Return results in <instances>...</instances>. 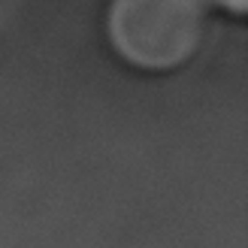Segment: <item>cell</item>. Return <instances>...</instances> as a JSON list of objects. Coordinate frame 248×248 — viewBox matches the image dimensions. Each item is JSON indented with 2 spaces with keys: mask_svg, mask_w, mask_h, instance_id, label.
<instances>
[{
  "mask_svg": "<svg viewBox=\"0 0 248 248\" xmlns=\"http://www.w3.org/2000/svg\"><path fill=\"white\" fill-rule=\"evenodd\" d=\"M206 0H109L103 31L118 61L140 73L191 64L206 40Z\"/></svg>",
  "mask_w": 248,
  "mask_h": 248,
  "instance_id": "obj_1",
  "label": "cell"
},
{
  "mask_svg": "<svg viewBox=\"0 0 248 248\" xmlns=\"http://www.w3.org/2000/svg\"><path fill=\"white\" fill-rule=\"evenodd\" d=\"M206 3H215L221 9L233 12V16H245V9H248V0H206Z\"/></svg>",
  "mask_w": 248,
  "mask_h": 248,
  "instance_id": "obj_2",
  "label": "cell"
}]
</instances>
